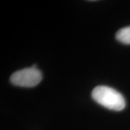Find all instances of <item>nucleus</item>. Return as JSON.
I'll list each match as a JSON object with an SVG mask.
<instances>
[{"label":"nucleus","mask_w":130,"mask_h":130,"mask_svg":"<svg viewBox=\"0 0 130 130\" xmlns=\"http://www.w3.org/2000/svg\"><path fill=\"white\" fill-rule=\"evenodd\" d=\"M117 41L124 44H130V26L123 28L118 30L116 34Z\"/></svg>","instance_id":"nucleus-3"},{"label":"nucleus","mask_w":130,"mask_h":130,"mask_svg":"<svg viewBox=\"0 0 130 130\" xmlns=\"http://www.w3.org/2000/svg\"><path fill=\"white\" fill-rule=\"evenodd\" d=\"M42 77L41 71L31 67L14 72L10 77V82L16 86L31 88L40 83Z\"/></svg>","instance_id":"nucleus-2"},{"label":"nucleus","mask_w":130,"mask_h":130,"mask_svg":"<svg viewBox=\"0 0 130 130\" xmlns=\"http://www.w3.org/2000/svg\"><path fill=\"white\" fill-rule=\"evenodd\" d=\"M93 99L103 107L119 111L126 106L125 99L119 92L108 86H97L92 92Z\"/></svg>","instance_id":"nucleus-1"}]
</instances>
